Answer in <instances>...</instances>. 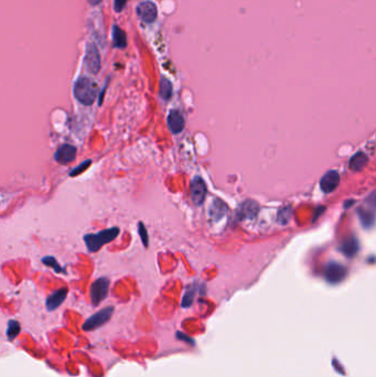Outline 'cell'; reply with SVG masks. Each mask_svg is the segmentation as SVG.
Here are the masks:
<instances>
[{
    "label": "cell",
    "mask_w": 376,
    "mask_h": 377,
    "mask_svg": "<svg viewBox=\"0 0 376 377\" xmlns=\"http://www.w3.org/2000/svg\"><path fill=\"white\" fill-rule=\"evenodd\" d=\"M74 96L81 104L90 106L98 95V85L90 77L82 76L74 84Z\"/></svg>",
    "instance_id": "obj_1"
},
{
    "label": "cell",
    "mask_w": 376,
    "mask_h": 377,
    "mask_svg": "<svg viewBox=\"0 0 376 377\" xmlns=\"http://www.w3.org/2000/svg\"><path fill=\"white\" fill-rule=\"evenodd\" d=\"M120 230L118 227H112V229L104 230L97 234H87L84 236V242L87 249L91 253H96L102 248L105 244L113 242L118 235Z\"/></svg>",
    "instance_id": "obj_2"
},
{
    "label": "cell",
    "mask_w": 376,
    "mask_h": 377,
    "mask_svg": "<svg viewBox=\"0 0 376 377\" xmlns=\"http://www.w3.org/2000/svg\"><path fill=\"white\" fill-rule=\"evenodd\" d=\"M375 192L373 191L371 195L365 200L364 204L357 209V217L360 220L362 226L364 229H372L375 224Z\"/></svg>",
    "instance_id": "obj_3"
},
{
    "label": "cell",
    "mask_w": 376,
    "mask_h": 377,
    "mask_svg": "<svg viewBox=\"0 0 376 377\" xmlns=\"http://www.w3.org/2000/svg\"><path fill=\"white\" fill-rule=\"evenodd\" d=\"M348 275L347 267L340 262L330 261L325 268V278L331 284H338L342 283Z\"/></svg>",
    "instance_id": "obj_4"
},
{
    "label": "cell",
    "mask_w": 376,
    "mask_h": 377,
    "mask_svg": "<svg viewBox=\"0 0 376 377\" xmlns=\"http://www.w3.org/2000/svg\"><path fill=\"white\" fill-rule=\"evenodd\" d=\"M109 289V279L106 277L98 278L92 283L90 295L92 304L94 306H98L100 302H103L108 295Z\"/></svg>",
    "instance_id": "obj_5"
},
{
    "label": "cell",
    "mask_w": 376,
    "mask_h": 377,
    "mask_svg": "<svg viewBox=\"0 0 376 377\" xmlns=\"http://www.w3.org/2000/svg\"><path fill=\"white\" fill-rule=\"evenodd\" d=\"M113 312H114L113 306H107V308L98 311L97 313L93 314L90 319L86 320V322L83 324V330L93 331L95 329L104 326L105 323H107L109 320H111Z\"/></svg>",
    "instance_id": "obj_6"
},
{
    "label": "cell",
    "mask_w": 376,
    "mask_h": 377,
    "mask_svg": "<svg viewBox=\"0 0 376 377\" xmlns=\"http://www.w3.org/2000/svg\"><path fill=\"white\" fill-rule=\"evenodd\" d=\"M190 193L191 200L196 207H201L204 203L205 198H207V184L203 181L201 177H194L191 181L190 186Z\"/></svg>",
    "instance_id": "obj_7"
},
{
    "label": "cell",
    "mask_w": 376,
    "mask_h": 377,
    "mask_svg": "<svg viewBox=\"0 0 376 377\" xmlns=\"http://www.w3.org/2000/svg\"><path fill=\"white\" fill-rule=\"evenodd\" d=\"M84 64L91 74H97L100 70V54L94 43H89L86 47Z\"/></svg>",
    "instance_id": "obj_8"
},
{
    "label": "cell",
    "mask_w": 376,
    "mask_h": 377,
    "mask_svg": "<svg viewBox=\"0 0 376 377\" xmlns=\"http://www.w3.org/2000/svg\"><path fill=\"white\" fill-rule=\"evenodd\" d=\"M259 212V205L253 200H246L243 203L239 204V207L236 211V220L245 221L252 220L256 217L257 213Z\"/></svg>",
    "instance_id": "obj_9"
},
{
    "label": "cell",
    "mask_w": 376,
    "mask_h": 377,
    "mask_svg": "<svg viewBox=\"0 0 376 377\" xmlns=\"http://www.w3.org/2000/svg\"><path fill=\"white\" fill-rule=\"evenodd\" d=\"M137 15L139 19L146 24H151L157 19L158 16V10L157 6L151 1H143L137 6Z\"/></svg>",
    "instance_id": "obj_10"
},
{
    "label": "cell",
    "mask_w": 376,
    "mask_h": 377,
    "mask_svg": "<svg viewBox=\"0 0 376 377\" xmlns=\"http://www.w3.org/2000/svg\"><path fill=\"white\" fill-rule=\"evenodd\" d=\"M340 184V174L338 171L329 170L320 180V188L323 193L329 194L333 192Z\"/></svg>",
    "instance_id": "obj_11"
},
{
    "label": "cell",
    "mask_w": 376,
    "mask_h": 377,
    "mask_svg": "<svg viewBox=\"0 0 376 377\" xmlns=\"http://www.w3.org/2000/svg\"><path fill=\"white\" fill-rule=\"evenodd\" d=\"M167 124L170 131H171L173 135H178L185 129L186 120L180 111H178V109H172V111H170L169 115L167 117Z\"/></svg>",
    "instance_id": "obj_12"
},
{
    "label": "cell",
    "mask_w": 376,
    "mask_h": 377,
    "mask_svg": "<svg viewBox=\"0 0 376 377\" xmlns=\"http://www.w3.org/2000/svg\"><path fill=\"white\" fill-rule=\"evenodd\" d=\"M76 148L72 144H62L54 155V159L61 165H68L70 162L75 160Z\"/></svg>",
    "instance_id": "obj_13"
},
{
    "label": "cell",
    "mask_w": 376,
    "mask_h": 377,
    "mask_svg": "<svg viewBox=\"0 0 376 377\" xmlns=\"http://www.w3.org/2000/svg\"><path fill=\"white\" fill-rule=\"evenodd\" d=\"M227 211H229V208H227L224 201H222L221 199H214L211 207L209 209V216L212 221L217 222L226 215Z\"/></svg>",
    "instance_id": "obj_14"
},
{
    "label": "cell",
    "mask_w": 376,
    "mask_h": 377,
    "mask_svg": "<svg viewBox=\"0 0 376 377\" xmlns=\"http://www.w3.org/2000/svg\"><path fill=\"white\" fill-rule=\"evenodd\" d=\"M358 249H360V243H358V239L354 235L344 239L339 247V251L347 257L355 256Z\"/></svg>",
    "instance_id": "obj_15"
},
{
    "label": "cell",
    "mask_w": 376,
    "mask_h": 377,
    "mask_svg": "<svg viewBox=\"0 0 376 377\" xmlns=\"http://www.w3.org/2000/svg\"><path fill=\"white\" fill-rule=\"evenodd\" d=\"M68 288H61L59 290L54 291L52 295L47 297V310H55L63 304V301L67 299Z\"/></svg>",
    "instance_id": "obj_16"
},
{
    "label": "cell",
    "mask_w": 376,
    "mask_h": 377,
    "mask_svg": "<svg viewBox=\"0 0 376 377\" xmlns=\"http://www.w3.org/2000/svg\"><path fill=\"white\" fill-rule=\"evenodd\" d=\"M367 162H369V157L366 156V153L363 151H357L355 155L351 157V159L349 161V168L352 171H361L366 166Z\"/></svg>",
    "instance_id": "obj_17"
},
{
    "label": "cell",
    "mask_w": 376,
    "mask_h": 377,
    "mask_svg": "<svg viewBox=\"0 0 376 377\" xmlns=\"http://www.w3.org/2000/svg\"><path fill=\"white\" fill-rule=\"evenodd\" d=\"M113 45L117 49H125L127 47V36L124 30L117 24L113 25Z\"/></svg>",
    "instance_id": "obj_18"
},
{
    "label": "cell",
    "mask_w": 376,
    "mask_h": 377,
    "mask_svg": "<svg viewBox=\"0 0 376 377\" xmlns=\"http://www.w3.org/2000/svg\"><path fill=\"white\" fill-rule=\"evenodd\" d=\"M172 84L168 78L161 77L160 80V89H159V95L164 100H169L172 96Z\"/></svg>",
    "instance_id": "obj_19"
},
{
    "label": "cell",
    "mask_w": 376,
    "mask_h": 377,
    "mask_svg": "<svg viewBox=\"0 0 376 377\" xmlns=\"http://www.w3.org/2000/svg\"><path fill=\"white\" fill-rule=\"evenodd\" d=\"M291 208L290 207H285L281 209L278 211V216H277V222L281 223L282 225H286L288 222L290 221L291 218Z\"/></svg>",
    "instance_id": "obj_20"
},
{
    "label": "cell",
    "mask_w": 376,
    "mask_h": 377,
    "mask_svg": "<svg viewBox=\"0 0 376 377\" xmlns=\"http://www.w3.org/2000/svg\"><path fill=\"white\" fill-rule=\"evenodd\" d=\"M194 296H195V287L194 286H191L186 291L185 296H183V299H182V302H181V306H183V308H189V306L192 304H193Z\"/></svg>",
    "instance_id": "obj_21"
},
{
    "label": "cell",
    "mask_w": 376,
    "mask_h": 377,
    "mask_svg": "<svg viewBox=\"0 0 376 377\" xmlns=\"http://www.w3.org/2000/svg\"><path fill=\"white\" fill-rule=\"evenodd\" d=\"M20 332V324L19 322L15 321V320H11L8 323V329H7V335L9 339L14 340L15 337L19 334Z\"/></svg>",
    "instance_id": "obj_22"
},
{
    "label": "cell",
    "mask_w": 376,
    "mask_h": 377,
    "mask_svg": "<svg viewBox=\"0 0 376 377\" xmlns=\"http://www.w3.org/2000/svg\"><path fill=\"white\" fill-rule=\"evenodd\" d=\"M42 262L45 265L51 267V268H53L55 273H63V271H64V269L59 265L58 260H56L54 257H51V256L43 257L42 258Z\"/></svg>",
    "instance_id": "obj_23"
},
{
    "label": "cell",
    "mask_w": 376,
    "mask_h": 377,
    "mask_svg": "<svg viewBox=\"0 0 376 377\" xmlns=\"http://www.w3.org/2000/svg\"><path fill=\"white\" fill-rule=\"evenodd\" d=\"M138 233H139V236H141L143 246L145 247L149 246V236H148L147 229L145 227V225H143L142 222H139L138 224Z\"/></svg>",
    "instance_id": "obj_24"
},
{
    "label": "cell",
    "mask_w": 376,
    "mask_h": 377,
    "mask_svg": "<svg viewBox=\"0 0 376 377\" xmlns=\"http://www.w3.org/2000/svg\"><path fill=\"white\" fill-rule=\"evenodd\" d=\"M92 165V160L89 159V160H85L83 164H81L80 165H77L75 169H73L71 172H70V177H76V175L81 174L82 172H84V171L89 168V166Z\"/></svg>",
    "instance_id": "obj_25"
},
{
    "label": "cell",
    "mask_w": 376,
    "mask_h": 377,
    "mask_svg": "<svg viewBox=\"0 0 376 377\" xmlns=\"http://www.w3.org/2000/svg\"><path fill=\"white\" fill-rule=\"evenodd\" d=\"M127 3V0H114V10L116 12H120L124 10V8Z\"/></svg>",
    "instance_id": "obj_26"
},
{
    "label": "cell",
    "mask_w": 376,
    "mask_h": 377,
    "mask_svg": "<svg viewBox=\"0 0 376 377\" xmlns=\"http://www.w3.org/2000/svg\"><path fill=\"white\" fill-rule=\"evenodd\" d=\"M87 2H89L90 5H92V6H97L98 3L102 2V0H87Z\"/></svg>",
    "instance_id": "obj_27"
}]
</instances>
